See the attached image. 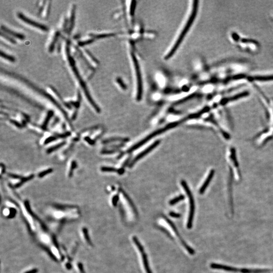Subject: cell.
Segmentation results:
<instances>
[{
	"mask_svg": "<svg viewBox=\"0 0 273 273\" xmlns=\"http://www.w3.org/2000/svg\"><path fill=\"white\" fill-rule=\"evenodd\" d=\"M134 52H131V58L133 66L134 72L135 75L136 86V99L138 101L141 99L143 94V83L141 70L138 59H137Z\"/></svg>",
	"mask_w": 273,
	"mask_h": 273,
	"instance_id": "cell-3",
	"label": "cell"
},
{
	"mask_svg": "<svg viewBox=\"0 0 273 273\" xmlns=\"http://www.w3.org/2000/svg\"><path fill=\"white\" fill-rule=\"evenodd\" d=\"M115 34H92V36L94 37L95 38H96V39H103V38H105V37H112V36H114Z\"/></svg>",
	"mask_w": 273,
	"mask_h": 273,
	"instance_id": "cell-18",
	"label": "cell"
},
{
	"mask_svg": "<svg viewBox=\"0 0 273 273\" xmlns=\"http://www.w3.org/2000/svg\"><path fill=\"white\" fill-rule=\"evenodd\" d=\"M164 219L166 220V223H168V224L169 225V227L171 228V230H172V232L174 233L175 235V236H176V237L178 239H179L180 242H181V243L183 245V246H184V248L187 250V251H188L189 254H195V251H194L193 249L191 248L190 247H189V246L182 239V238H181L180 235V234H179L178 231H177V230L176 229V227L174 225V224H173L170 220L168 219V218H164Z\"/></svg>",
	"mask_w": 273,
	"mask_h": 273,
	"instance_id": "cell-8",
	"label": "cell"
},
{
	"mask_svg": "<svg viewBox=\"0 0 273 273\" xmlns=\"http://www.w3.org/2000/svg\"><path fill=\"white\" fill-rule=\"evenodd\" d=\"M57 137L56 136H50L49 137V138H48L47 139H46V140L45 141V144H48V143H50L51 142L53 141H55V140L57 139Z\"/></svg>",
	"mask_w": 273,
	"mask_h": 273,
	"instance_id": "cell-28",
	"label": "cell"
},
{
	"mask_svg": "<svg viewBox=\"0 0 273 273\" xmlns=\"http://www.w3.org/2000/svg\"><path fill=\"white\" fill-rule=\"evenodd\" d=\"M214 173H215V171H213V169H212L211 171H210L208 176L207 177V179L205 180L204 183L202 185L201 187L200 188V190H199V193L201 194H203V193L205 192V191L206 190V189L208 187V185L210 184V182L211 180L213 179V178Z\"/></svg>",
	"mask_w": 273,
	"mask_h": 273,
	"instance_id": "cell-11",
	"label": "cell"
},
{
	"mask_svg": "<svg viewBox=\"0 0 273 273\" xmlns=\"http://www.w3.org/2000/svg\"><path fill=\"white\" fill-rule=\"evenodd\" d=\"M128 139L125 138H112L110 139H108V140H106L105 141H104V143H110V142H113L114 141H123V142H127L128 141Z\"/></svg>",
	"mask_w": 273,
	"mask_h": 273,
	"instance_id": "cell-23",
	"label": "cell"
},
{
	"mask_svg": "<svg viewBox=\"0 0 273 273\" xmlns=\"http://www.w3.org/2000/svg\"><path fill=\"white\" fill-rule=\"evenodd\" d=\"M210 267L214 269L222 270L233 273H265L270 272V270L267 269H239L234 267H230L225 265L217 264V263H211Z\"/></svg>",
	"mask_w": 273,
	"mask_h": 273,
	"instance_id": "cell-4",
	"label": "cell"
},
{
	"mask_svg": "<svg viewBox=\"0 0 273 273\" xmlns=\"http://www.w3.org/2000/svg\"><path fill=\"white\" fill-rule=\"evenodd\" d=\"M118 200H119V196H118L116 195V196H115L114 197L113 200H112L113 205H114V206H116V204H117V201H118Z\"/></svg>",
	"mask_w": 273,
	"mask_h": 273,
	"instance_id": "cell-29",
	"label": "cell"
},
{
	"mask_svg": "<svg viewBox=\"0 0 273 273\" xmlns=\"http://www.w3.org/2000/svg\"><path fill=\"white\" fill-rule=\"evenodd\" d=\"M1 29L2 30H3L4 31H5V33H7L8 34L11 35V36L14 37H16L17 39H19L23 40L25 39V36L23 35L22 34H19V33H16L15 31H12L11 30H10V29H9L8 28H6L5 26H1Z\"/></svg>",
	"mask_w": 273,
	"mask_h": 273,
	"instance_id": "cell-12",
	"label": "cell"
},
{
	"mask_svg": "<svg viewBox=\"0 0 273 273\" xmlns=\"http://www.w3.org/2000/svg\"><path fill=\"white\" fill-rule=\"evenodd\" d=\"M94 39L88 40H87V41L80 42L78 43V45L80 46H84L87 45H88V44H91V43L94 42Z\"/></svg>",
	"mask_w": 273,
	"mask_h": 273,
	"instance_id": "cell-26",
	"label": "cell"
},
{
	"mask_svg": "<svg viewBox=\"0 0 273 273\" xmlns=\"http://www.w3.org/2000/svg\"><path fill=\"white\" fill-rule=\"evenodd\" d=\"M101 171L106 172H118L119 169H116L115 168L111 167H102L101 168Z\"/></svg>",
	"mask_w": 273,
	"mask_h": 273,
	"instance_id": "cell-24",
	"label": "cell"
},
{
	"mask_svg": "<svg viewBox=\"0 0 273 273\" xmlns=\"http://www.w3.org/2000/svg\"><path fill=\"white\" fill-rule=\"evenodd\" d=\"M76 166H77L76 163H75V161H73V163H72V168H71V170H70V173H69V174H70V175H72V172L73 171L74 169H75V168L76 167Z\"/></svg>",
	"mask_w": 273,
	"mask_h": 273,
	"instance_id": "cell-32",
	"label": "cell"
},
{
	"mask_svg": "<svg viewBox=\"0 0 273 273\" xmlns=\"http://www.w3.org/2000/svg\"><path fill=\"white\" fill-rule=\"evenodd\" d=\"M170 216L175 218H180L181 216V215L180 214L175 213H173V212H171V213H170Z\"/></svg>",
	"mask_w": 273,
	"mask_h": 273,
	"instance_id": "cell-31",
	"label": "cell"
},
{
	"mask_svg": "<svg viewBox=\"0 0 273 273\" xmlns=\"http://www.w3.org/2000/svg\"><path fill=\"white\" fill-rule=\"evenodd\" d=\"M160 142L159 140L156 141L154 143L152 144L150 146L148 147V148H146V149L144 150V151H142L141 153H140L133 160V161L131 163L129 167H130V168H131L132 166H133L134 165L137 161H138L139 160L142 159V158H143V157H144V156H146V155L148 154V153L150 152L151 151H152L154 149L156 148V147L158 145H159V144H160Z\"/></svg>",
	"mask_w": 273,
	"mask_h": 273,
	"instance_id": "cell-9",
	"label": "cell"
},
{
	"mask_svg": "<svg viewBox=\"0 0 273 273\" xmlns=\"http://www.w3.org/2000/svg\"><path fill=\"white\" fill-rule=\"evenodd\" d=\"M75 10H76V6H75V5H73L72 6V13H71V16H70V25H69V31H68L69 33H71V31L72 30V28L74 27L75 15Z\"/></svg>",
	"mask_w": 273,
	"mask_h": 273,
	"instance_id": "cell-13",
	"label": "cell"
},
{
	"mask_svg": "<svg viewBox=\"0 0 273 273\" xmlns=\"http://www.w3.org/2000/svg\"><path fill=\"white\" fill-rule=\"evenodd\" d=\"M11 122L12 123H13V124H14V125H17V126H18V127H21V126H20L21 125H20V124H19V123L16 122H15V121H14V120H11Z\"/></svg>",
	"mask_w": 273,
	"mask_h": 273,
	"instance_id": "cell-33",
	"label": "cell"
},
{
	"mask_svg": "<svg viewBox=\"0 0 273 273\" xmlns=\"http://www.w3.org/2000/svg\"><path fill=\"white\" fill-rule=\"evenodd\" d=\"M184 198H185V197H184V195H180V196L177 197H176L175 198L173 199L172 200H171V201L169 202V204L171 205L176 204V203H177L178 202L184 200Z\"/></svg>",
	"mask_w": 273,
	"mask_h": 273,
	"instance_id": "cell-19",
	"label": "cell"
},
{
	"mask_svg": "<svg viewBox=\"0 0 273 273\" xmlns=\"http://www.w3.org/2000/svg\"><path fill=\"white\" fill-rule=\"evenodd\" d=\"M60 32L59 31L56 32L55 34L54 35V37H53V39L52 40V42L51 43L50 45L49 46V52H52L54 51L55 46L56 43L57 42V40L58 39L59 37L60 36Z\"/></svg>",
	"mask_w": 273,
	"mask_h": 273,
	"instance_id": "cell-15",
	"label": "cell"
},
{
	"mask_svg": "<svg viewBox=\"0 0 273 273\" xmlns=\"http://www.w3.org/2000/svg\"><path fill=\"white\" fill-rule=\"evenodd\" d=\"M1 36H2L3 37H5L6 39L8 40L9 42L12 43H14V44H15V43H16V41H15L13 39V38L9 37H8V36L6 35L5 34H4V33H2V32L1 34Z\"/></svg>",
	"mask_w": 273,
	"mask_h": 273,
	"instance_id": "cell-27",
	"label": "cell"
},
{
	"mask_svg": "<svg viewBox=\"0 0 273 273\" xmlns=\"http://www.w3.org/2000/svg\"><path fill=\"white\" fill-rule=\"evenodd\" d=\"M66 45V52L67 56L68 61H69V63L70 64V66L72 67V69L73 70L75 76L78 80V83L80 84V86H81L84 92L85 93V95L86 96L87 99H88L90 103L91 104V105L94 108L95 110L97 112L99 113L101 111L100 108L96 104V103L95 102L94 100L92 99V98L89 92L88 91V88L87 87L85 81L83 80V78L81 76V75H80V73L78 72V68H77V67L75 66V60L70 55V49H70L69 48V45L70 44H69V43H67Z\"/></svg>",
	"mask_w": 273,
	"mask_h": 273,
	"instance_id": "cell-2",
	"label": "cell"
},
{
	"mask_svg": "<svg viewBox=\"0 0 273 273\" xmlns=\"http://www.w3.org/2000/svg\"><path fill=\"white\" fill-rule=\"evenodd\" d=\"M255 80L259 81H269L273 80V75H266V76H255L250 78V80Z\"/></svg>",
	"mask_w": 273,
	"mask_h": 273,
	"instance_id": "cell-14",
	"label": "cell"
},
{
	"mask_svg": "<svg viewBox=\"0 0 273 273\" xmlns=\"http://www.w3.org/2000/svg\"><path fill=\"white\" fill-rule=\"evenodd\" d=\"M1 56L6 60H9L10 62H14L15 61V58L14 57L12 56L7 54L6 53H5V52H3L2 51H1Z\"/></svg>",
	"mask_w": 273,
	"mask_h": 273,
	"instance_id": "cell-17",
	"label": "cell"
},
{
	"mask_svg": "<svg viewBox=\"0 0 273 273\" xmlns=\"http://www.w3.org/2000/svg\"><path fill=\"white\" fill-rule=\"evenodd\" d=\"M198 3L199 2L197 1H195L193 2L191 10V11L190 10V12L189 13L186 21H185L182 29L181 30L179 34L175 40V42L173 43L171 48L168 51L166 54V55L164 56V58L166 60L171 59L175 54H176V52L177 51L182 43L184 41L186 36H187L189 31L190 30V28L195 21L199 7Z\"/></svg>",
	"mask_w": 273,
	"mask_h": 273,
	"instance_id": "cell-1",
	"label": "cell"
},
{
	"mask_svg": "<svg viewBox=\"0 0 273 273\" xmlns=\"http://www.w3.org/2000/svg\"><path fill=\"white\" fill-rule=\"evenodd\" d=\"M17 16H18V18L22 20L23 22H25L28 25H31V26H34V27L38 28L39 29H41L43 31H48V29H49L47 26L44 25H42L41 23H40L34 21V20H32L31 19H29V18H28L27 17L25 16V15L23 14L22 13H18L17 14Z\"/></svg>",
	"mask_w": 273,
	"mask_h": 273,
	"instance_id": "cell-10",
	"label": "cell"
},
{
	"mask_svg": "<svg viewBox=\"0 0 273 273\" xmlns=\"http://www.w3.org/2000/svg\"><path fill=\"white\" fill-rule=\"evenodd\" d=\"M65 144V142H62V143L59 144L58 145H56L55 146L52 147L51 148H49V149L47 150L48 153H51L52 152H54V151H55L59 148H60V147L63 146Z\"/></svg>",
	"mask_w": 273,
	"mask_h": 273,
	"instance_id": "cell-21",
	"label": "cell"
},
{
	"mask_svg": "<svg viewBox=\"0 0 273 273\" xmlns=\"http://www.w3.org/2000/svg\"><path fill=\"white\" fill-rule=\"evenodd\" d=\"M77 112H75V113L73 114V116H72V117H73V119H75V117H77Z\"/></svg>",
	"mask_w": 273,
	"mask_h": 273,
	"instance_id": "cell-34",
	"label": "cell"
},
{
	"mask_svg": "<svg viewBox=\"0 0 273 273\" xmlns=\"http://www.w3.org/2000/svg\"><path fill=\"white\" fill-rule=\"evenodd\" d=\"M181 185L184 188V190L187 193V196L188 197L189 202V213L188 219L187 223V228L188 229H191L192 227V223L193 220L194 215L195 213V203L193 197L192 195V193L190 190L188 186L187 185V183L185 181H181Z\"/></svg>",
	"mask_w": 273,
	"mask_h": 273,
	"instance_id": "cell-6",
	"label": "cell"
},
{
	"mask_svg": "<svg viewBox=\"0 0 273 273\" xmlns=\"http://www.w3.org/2000/svg\"><path fill=\"white\" fill-rule=\"evenodd\" d=\"M180 123V122H172V123H171V124H169L168 125H166V127H164L163 128H160L159 130H158L155 131L154 132H153L150 135L146 137L145 139H144L143 140L141 141L140 142H139L138 143H137L136 144L134 145V146L131 147L130 149L128 150V152H132V151H135L136 149L140 148V147H141L142 145L147 143L148 141L151 140V139L153 138V137L157 136L158 135H160V134L166 132V131L169 130V129L175 128L178 125H179Z\"/></svg>",
	"mask_w": 273,
	"mask_h": 273,
	"instance_id": "cell-5",
	"label": "cell"
},
{
	"mask_svg": "<svg viewBox=\"0 0 273 273\" xmlns=\"http://www.w3.org/2000/svg\"><path fill=\"white\" fill-rule=\"evenodd\" d=\"M53 172V169H51L43 171V172H40V173L39 174V177L40 178L44 177V176H46L47 175L50 174L51 172Z\"/></svg>",
	"mask_w": 273,
	"mask_h": 273,
	"instance_id": "cell-25",
	"label": "cell"
},
{
	"mask_svg": "<svg viewBox=\"0 0 273 273\" xmlns=\"http://www.w3.org/2000/svg\"><path fill=\"white\" fill-rule=\"evenodd\" d=\"M133 240L135 243V245H136V247L138 248L140 254H141L142 257V261H143V266L145 268V271L146 273H152L151 272L150 268L149 267V265L148 263V259L147 257L146 254H145L144 251V249L143 248V246L140 243V241H139L138 239L136 237H133Z\"/></svg>",
	"mask_w": 273,
	"mask_h": 273,
	"instance_id": "cell-7",
	"label": "cell"
},
{
	"mask_svg": "<svg viewBox=\"0 0 273 273\" xmlns=\"http://www.w3.org/2000/svg\"><path fill=\"white\" fill-rule=\"evenodd\" d=\"M53 115V112L52 111H49L48 112V114L47 116V117L46 119L45 122H44V124H43V127L44 128H46L48 122H49V120L50 119L51 117H52V116Z\"/></svg>",
	"mask_w": 273,
	"mask_h": 273,
	"instance_id": "cell-22",
	"label": "cell"
},
{
	"mask_svg": "<svg viewBox=\"0 0 273 273\" xmlns=\"http://www.w3.org/2000/svg\"><path fill=\"white\" fill-rule=\"evenodd\" d=\"M34 177V175H31V176H29V177H28L22 178L21 182L19 183H18V184H16L15 187H16V188L20 187L22 185H23V184H24L25 182H27L28 181L31 180V179H33Z\"/></svg>",
	"mask_w": 273,
	"mask_h": 273,
	"instance_id": "cell-20",
	"label": "cell"
},
{
	"mask_svg": "<svg viewBox=\"0 0 273 273\" xmlns=\"http://www.w3.org/2000/svg\"><path fill=\"white\" fill-rule=\"evenodd\" d=\"M9 176H10V177L14 178V179H22V178L21 177V176L16 175H14V174H9Z\"/></svg>",
	"mask_w": 273,
	"mask_h": 273,
	"instance_id": "cell-30",
	"label": "cell"
},
{
	"mask_svg": "<svg viewBox=\"0 0 273 273\" xmlns=\"http://www.w3.org/2000/svg\"><path fill=\"white\" fill-rule=\"evenodd\" d=\"M81 235H82V238H83V239L84 240L85 242H86L87 244L88 245H90L91 243H90V241L89 239L88 238V234H87V230L85 228H83V229H81Z\"/></svg>",
	"mask_w": 273,
	"mask_h": 273,
	"instance_id": "cell-16",
	"label": "cell"
}]
</instances>
